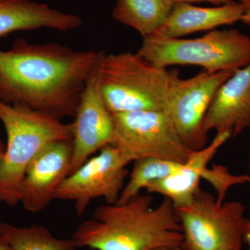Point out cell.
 Here are the masks:
<instances>
[{
	"label": "cell",
	"instance_id": "cell-14",
	"mask_svg": "<svg viewBox=\"0 0 250 250\" xmlns=\"http://www.w3.org/2000/svg\"><path fill=\"white\" fill-rule=\"evenodd\" d=\"M82 20L49 5L31 0H0V38L18 31L49 28L59 31L77 29Z\"/></svg>",
	"mask_w": 250,
	"mask_h": 250
},
{
	"label": "cell",
	"instance_id": "cell-26",
	"mask_svg": "<svg viewBox=\"0 0 250 250\" xmlns=\"http://www.w3.org/2000/svg\"></svg>",
	"mask_w": 250,
	"mask_h": 250
},
{
	"label": "cell",
	"instance_id": "cell-21",
	"mask_svg": "<svg viewBox=\"0 0 250 250\" xmlns=\"http://www.w3.org/2000/svg\"><path fill=\"white\" fill-rule=\"evenodd\" d=\"M237 1L241 2L244 7V14L242 16L241 22L250 25V0H237Z\"/></svg>",
	"mask_w": 250,
	"mask_h": 250
},
{
	"label": "cell",
	"instance_id": "cell-19",
	"mask_svg": "<svg viewBox=\"0 0 250 250\" xmlns=\"http://www.w3.org/2000/svg\"><path fill=\"white\" fill-rule=\"evenodd\" d=\"M202 179L208 181L218 194L216 200L223 202L227 192L231 187L244 184L250 182L248 175H234L229 172L228 167L223 166H213L212 168L207 167Z\"/></svg>",
	"mask_w": 250,
	"mask_h": 250
},
{
	"label": "cell",
	"instance_id": "cell-18",
	"mask_svg": "<svg viewBox=\"0 0 250 250\" xmlns=\"http://www.w3.org/2000/svg\"><path fill=\"white\" fill-rule=\"evenodd\" d=\"M129 179L116 204H123L141 193L152 182L168 177L176 172L182 164L156 158H144L134 161Z\"/></svg>",
	"mask_w": 250,
	"mask_h": 250
},
{
	"label": "cell",
	"instance_id": "cell-3",
	"mask_svg": "<svg viewBox=\"0 0 250 250\" xmlns=\"http://www.w3.org/2000/svg\"><path fill=\"white\" fill-rule=\"evenodd\" d=\"M0 121L7 134L0 161V201L14 207L20 202L21 184L31 161L50 143L72 141V126L57 117L1 100Z\"/></svg>",
	"mask_w": 250,
	"mask_h": 250
},
{
	"label": "cell",
	"instance_id": "cell-8",
	"mask_svg": "<svg viewBox=\"0 0 250 250\" xmlns=\"http://www.w3.org/2000/svg\"><path fill=\"white\" fill-rule=\"evenodd\" d=\"M235 71L203 70L183 80L179 70H171L166 112L179 137L190 150H199L208 145V134L203 129L206 113L219 88Z\"/></svg>",
	"mask_w": 250,
	"mask_h": 250
},
{
	"label": "cell",
	"instance_id": "cell-10",
	"mask_svg": "<svg viewBox=\"0 0 250 250\" xmlns=\"http://www.w3.org/2000/svg\"><path fill=\"white\" fill-rule=\"evenodd\" d=\"M103 52L85 83L75 112L72 126L70 174L95 153L113 142L114 121L104 100L100 83V64Z\"/></svg>",
	"mask_w": 250,
	"mask_h": 250
},
{
	"label": "cell",
	"instance_id": "cell-24",
	"mask_svg": "<svg viewBox=\"0 0 250 250\" xmlns=\"http://www.w3.org/2000/svg\"><path fill=\"white\" fill-rule=\"evenodd\" d=\"M5 149H6V147H4L2 142L0 141V161L2 159L3 156H4Z\"/></svg>",
	"mask_w": 250,
	"mask_h": 250
},
{
	"label": "cell",
	"instance_id": "cell-4",
	"mask_svg": "<svg viewBox=\"0 0 250 250\" xmlns=\"http://www.w3.org/2000/svg\"><path fill=\"white\" fill-rule=\"evenodd\" d=\"M171 75L137 53L103 52L100 60V88L112 114L167 111Z\"/></svg>",
	"mask_w": 250,
	"mask_h": 250
},
{
	"label": "cell",
	"instance_id": "cell-2",
	"mask_svg": "<svg viewBox=\"0 0 250 250\" xmlns=\"http://www.w3.org/2000/svg\"><path fill=\"white\" fill-rule=\"evenodd\" d=\"M151 194L123 204L101 205L81 224L72 239L77 248L93 250H154L180 248L183 241L177 210L170 200L152 207Z\"/></svg>",
	"mask_w": 250,
	"mask_h": 250
},
{
	"label": "cell",
	"instance_id": "cell-25",
	"mask_svg": "<svg viewBox=\"0 0 250 250\" xmlns=\"http://www.w3.org/2000/svg\"><path fill=\"white\" fill-rule=\"evenodd\" d=\"M154 250H181L179 248H172V247H165V248H157Z\"/></svg>",
	"mask_w": 250,
	"mask_h": 250
},
{
	"label": "cell",
	"instance_id": "cell-7",
	"mask_svg": "<svg viewBox=\"0 0 250 250\" xmlns=\"http://www.w3.org/2000/svg\"><path fill=\"white\" fill-rule=\"evenodd\" d=\"M112 144L131 162L156 158L183 164L192 152L179 137L165 111H143L113 114Z\"/></svg>",
	"mask_w": 250,
	"mask_h": 250
},
{
	"label": "cell",
	"instance_id": "cell-12",
	"mask_svg": "<svg viewBox=\"0 0 250 250\" xmlns=\"http://www.w3.org/2000/svg\"><path fill=\"white\" fill-rule=\"evenodd\" d=\"M250 128V62L238 69L215 93L206 113L203 129L208 134L227 132L231 136Z\"/></svg>",
	"mask_w": 250,
	"mask_h": 250
},
{
	"label": "cell",
	"instance_id": "cell-6",
	"mask_svg": "<svg viewBox=\"0 0 250 250\" xmlns=\"http://www.w3.org/2000/svg\"><path fill=\"white\" fill-rule=\"evenodd\" d=\"M176 210L183 233L181 250H242L246 218L241 202H219L200 188Z\"/></svg>",
	"mask_w": 250,
	"mask_h": 250
},
{
	"label": "cell",
	"instance_id": "cell-15",
	"mask_svg": "<svg viewBox=\"0 0 250 250\" xmlns=\"http://www.w3.org/2000/svg\"><path fill=\"white\" fill-rule=\"evenodd\" d=\"M243 14L244 7L238 1L215 7L174 3L166 22L153 35L181 38L197 31L213 30L241 21Z\"/></svg>",
	"mask_w": 250,
	"mask_h": 250
},
{
	"label": "cell",
	"instance_id": "cell-13",
	"mask_svg": "<svg viewBox=\"0 0 250 250\" xmlns=\"http://www.w3.org/2000/svg\"><path fill=\"white\" fill-rule=\"evenodd\" d=\"M231 137L227 132L217 133L210 144L191 154L178 170L166 178L149 184L147 193L159 194L168 199L175 208L190 203L200 190V182L218 149Z\"/></svg>",
	"mask_w": 250,
	"mask_h": 250
},
{
	"label": "cell",
	"instance_id": "cell-1",
	"mask_svg": "<svg viewBox=\"0 0 250 250\" xmlns=\"http://www.w3.org/2000/svg\"><path fill=\"white\" fill-rule=\"evenodd\" d=\"M100 52L22 39L0 50V100L62 119L74 117Z\"/></svg>",
	"mask_w": 250,
	"mask_h": 250
},
{
	"label": "cell",
	"instance_id": "cell-16",
	"mask_svg": "<svg viewBox=\"0 0 250 250\" xmlns=\"http://www.w3.org/2000/svg\"><path fill=\"white\" fill-rule=\"evenodd\" d=\"M174 4L172 0H116L112 16L146 38L166 22Z\"/></svg>",
	"mask_w": 250,
	"mask_h": 250
},
{
	"label": "cell",
	"instance_id": "cell-23",
	"mask_svg": "<svg viewBox=\"0 0 250 250\" xmlns=\"http://www.w3.org/2000/svg\"><path fill=\"white\" fill-rule=\"evenodd\" d=\"M0 250H13L0 230Z\"/></svg>",
	"mask_w": 250,
	"mask_h": 250
},
{
	"label": "cell",
	"instance_id": "cell-11",
	"mask_svg": "<svg viewBox=\"0 0 250 250\" xmlns=\"http://www.w3.org/2000/svg\"><path fill=\"white\" fill-rule=\"evenodd\" d=\"M72 140L50 143L28 166L20 190V202L27 211L38 213L54 200V195L70 174Z\"/></svg>",
	"mask_w": 250,
	"mask_h": 250
},
{
	"label": "cell",
	"instance_id": "cell-5",
	"mask_svg": "<svg viewBox=\"0 0 250 250\" xmlns=\"http://www.w3.org/2000/svg\"><path fill=\"white\" fill-rule=\"evenodd\" d=\"M137 54L157 66L195 65L209 72L237 70L250 62V36L236 29L210 31L193 39L152 35Z\"/></svg>",
	"mask_w": 250,
	"mask_h": 250
},
{
	"label": "cell",
	"instance_id": "cell-17",
	"mask_svg": "<svg viewBox=\"0 0 250 250\" xmlns=\"http://www.w3.org/2000/svg\"><path fill=\"white\" fill-rule=\"evenodd\" d=\"M0 230L13 250H77L72 238H56L43 225L20 228L0 223Z\"/></svg>",
	"mask_w": 250,
	"mask_h": 250
},
{
	"label": "cell",
	"instance_id": "cell-20",
	"mask_svg": "<svg viewBox=\"0 0 250 250\" xmlns=\"http://www.w3.org/2000/svg\"><path fill=\"white\" fill-rule=\"evenodd\" d=\"M174 3H192L197 2H208L210 4L215 5V6H223V5L231 4V3L235 2L237 0H172Z\"/></svg>",
	"mask_w": 250,
	"mask_h": 250
},
{
	"label": "cell",
	"instance_id": "cell-22",
	"mask_svg": "<svg viewBox=\"0 0 250 250\" xmlns=\"http://www.w3.org/2000/svg\"><path fill=\"white\" fill-rule=\"evenodd\" d=\"M243 239L244 243H246L249 247L250 250V220L246 219L244 225V230H243Z\"/></svg>",
	"mask_w": 250,
	"mask_h": 250
},
{
	"label": "cell",
	"instance_id": "cell-9",
	"mask_svg": "<svg viewBox=\"0 0 250 250\" xmlns=\"http://www.w3.org/2000/svg\"><path fill=\"white\" fill-rule=\"evenodd\" d=\"M130 163L118 148L108 145L67 176L54 200L73 202L79 215L98 198H103L108 205L116 204L129 176L126 166Z\"/></svg>",
	"mask_w": 250,
	"mask_h": 250
}]
</instances>
